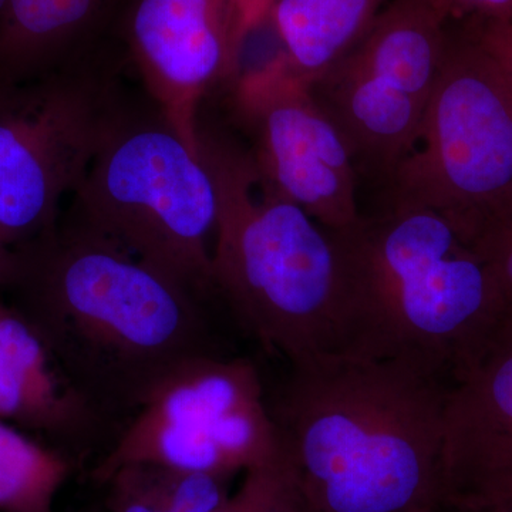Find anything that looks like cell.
Segmentation results:
<instances>
[{"label": "cell", "instance_id": "cell-1", "mask_svg": "<svg viewBox=\"0 0 512 512\" xmlns=\"http://www.w3.org/2000/svg\"><path fill=\"white\" fill-rule=\"evenodd\" d=\"M16 256V309L117 431L177 367L222 355L207 299L70 214Z\"/></svg>", "mask_w": 512, "mask_h": 512}, {"label": "cell", "instance_id": "cell-2", "mask_svg": "<svg viewBox=\"0 0 512 512\" xmlns=\"http://www.w3.org/2000/svg\"><path fill=\"white\" fill-rule=\"evenodd\" d=\"M285 366L266 396L309 512L439 510L453 379L409 357L336 355Z\"/></svg>", "mask_w": 512, "mask_h": 512}, {"label": "cell", "instance_id": "cell-3", "mask_svg": "<svg viewBox=\"0 0 512 512\" xmlns=\"http://www.w3.org/2000/svg\"><path fill=\"white\" fill-rule=\"evenodd\" d=\"M198 123L197 150L218 201L215 296L271 359L349 355L348 276L335 232L266 184L245 148Z\"/></svg>", "mask_w": 512, "mask_h": 512}, {"label": "cell", "instance_id": "cell-4", "mask_svg": "<svg viewBox=\"0 0 512 512\" xmlns=\"http://www.w3.org/2000/svg\"><path fill=\"white\" fill-rule=\"evenodd\" d=\"M335 235L348 276L349 355L409 357L456 382L511 325L493 269L436 212L386 207Z\"/></svg>", "mask_w": 512, "mask_h": 512}, {"label": "cell", "instance_id": "cell-5", "mask_svg": "<svg viewBox=\"0 0 512 512\" xmlns=\"http://www.w3.org/2000/svg\"><path fill=\"white\" fill-rule=\"evenodd\" d=\"M69 214L202 298L215 296L214 180L197 148L156 106L126 104L74 191Z\"/></svg>", "mask_w": 512, "mask_h": 512}, {"label": "cell", "instance_id": "cell-6", "mask_svg": "<svg viewBox=\"0 0 512 512\" xmlns=\"http://www.w3.org/2000/svg\"><path fill=\"white\" fill-rule=\"evenodd\" d=\"M387 207L424 208L477 249L512 220V92L463 22H447L436 87Z\"/></svg>", "mask_w": 512, "mask_h": 512}, {"label": "cell", "instance_id": "cell-7", "mask_svg": "<svg viewBox=\"0 0 512 512\" xmlns=\"http://www.w3.org/2000/svg\"><path fill=\"white\" fill-rule=\"evenodd\" d=\"M100 53L18 83H0V235L26 247L60 220L126 107Z\"/></svg>", "mask_w": 512, "mask_h": 512}, {"label": "cell", "instance_id": "cell-8", "mask_svg": "<svg viewBox=\"0 0 512 512\" xmlns=\"http://www.w3.org/2000/svg\"><path fill=\"white\" fill-rule=\"evenodd\" d=\"M266 382L244 357L188 360L158 384L97 458L90 478L103 485L124 464L229 478L281 460Z\"/></svg>", "mask_w": 512, "mask_h": 512}, {"label": "cell", "instance_id": "cell-9", "mask_svg": "<svg viewBox=\"0 0 512 512\" xmlns=\"http://www.w3.org/2000/svg\"><path fill=\"white\" fill-rule=\"evenodd\" d=\"M446 28L427 0H390L342 59L306 83L357 171L387 183L412 150L439 77Z\"/></svg>", "mask_w": 512, "mask_h": 512}, {"label": "cell", "instance_id": "cell-10", "mask_svg": "<svg viewBox=\"0 0 512 512\" xmlns=\"http://www.w3.org/2000/svg\"><path fill=\"white\" fill-rule=\"evenodd\" d=\"M229 87L245 151L265 183L329 231L355 227L362 215L352 151L285 56Z\"/></svg>", "mask_w": 512, "mask_h": 512}, {"label": "cell", "instance_id": "cell-11", "mask_svg": "<svg viewBox=\"0 0 512 512\" xmlns=\"http://www.w3.org/2000/svg\"><path fill=\"white\" fill-rule=\"evenodd\" d=\"M266 16L248 0H134L123 37L154 106L197 148L202 101L237 77L245 43Z\"/></svg>", "mask_w": 512, "mask_h": 512}, {"label": "cell", "instance_id": "cell-12", "mask_svg": "<svg viewBox=\"0 0 512 512\" xmlns=\"http://www.w3.org/2000/svg\"><path fill=\"white\" fill-rule=\"evenodd\" d=\"M443 468V501L512 476V323L451 386Z\"/></svg>", "mask_w": 512, "mask_h": 512}, {"label": "cell", "instance_id": "cell-13", "mask_svg": "<svg viewBox=\"0 0 512 512\" xmlns=\"http://www.w3.org/2000/svg\"><path fill=\"white\" fill-rule=\"evenodd\" d=\"M120 0H6L0 83L33 79L96 52Z\"/></svg>", "mask_w": 512, "mask_h": 512}, {"label": "cell", "instance_id": "cell-14", "mask_svg": "<svg viewBox=\"0 0 512 512\" xmlns=\"http://www.w3.org/2000/svg\"><path fill=\"white\" fill-rule=\"evenodd\" d=\"M390 0H271L268 22L303 82L342 59Z\"/></svg>", "mask_w": 512, "mask_h": 512}, {"label": "cell", "instance_id": "cell-15", "mask_svg": "<svg viewBox=\"0 0 512 512\" xmlns=\"http://www.w3.org/2000/svg\"><path fill=\"white\" fill-rule=\"evenodd\" d=\"M228 483L158 464H124L103 484L106 512H212L231 494Z\"/></svg>", "mask_w": 512, "mask_h": 512}, {"label": "cell", "instance_id": "cell-16", "mask_svg": "<svg viewBox=\"0 0 512 512\" xmlns=\"http://www.w3.org/2000/svg\"><path fill=\"white\" fill-rule=\"evenodd\" d=\"M79 464L0 419V512H56L57 495Z\"/></svg>", "mask_w": 512, "mask_h": 512}, {"label": "cell", "instance_id": "cell-17", "mask_svg": "<svg viewBox=\"0 0 512 512\" xmlns=\"http://www.w3.org/2000/svg\"><path fill=\"white\" fill-rule=\"evenodd\" d=\"M212 512H309L284 457L245 471L244 480Z\"/></svg>", "mask_w": 512, "mask_h": 512}, {"label": "cell", "instance_id": "cell-18", "mask_svg": "<svg viewBox=\"0 0 512 512\" xmlns=\"http://www.w3.org/2000/svg\"><path fill=\"white\" fill-rule=\"evenodd\" d=\"M441 505L450 512H512V476L478 485Z\"/></svg>", "mask_w": 512, "mask_h": 512}, {"label": "cell", "instance_id": "cell-19", "mask_svg": "<svg viewBox=\"0 0 512 512\" xmlns=\"http://www.w3.org/2000/svg\"><path fill=\"white\" fill-rule=\"evenodd\" d=\"M463 23L485 52L493 57L512 92V23L493 20H468Z\"/></svg>", "mask_w": 512, "mask_h": 512}, {"label": "cell", "instance_id": "cell-20", "mask_svg": "<svg viewBox=\"0 0 512 512\" xmlns=\"http://www.w3.org/2000/svg\"><path fill=\"white\" fill-rule=\"evenodd\" d=\"M447 22L493 20L512 23V0H427Z\"/></svg>", "mask_w": 512, "mask_h": 512}, {"label": "cell", "instance_id": "cell-21", "mask_svg": "<svg viewBox=\"0 0 512 512\" xmlns=\"http://www.w3.org/2000/svg\"><path fill=\"white\" fill-rule=\"evenodd\" d=\"M477 251L493 269L512 316V220L481 242Z\"/></svg>", "mask_w": 512, "mask_h": 512}, {"label": "cell", "instance_id": "cell-22", "mask_svg": "<svg viewBox=\"0 0 512 512\" xmlns=\"http://www.w3.org/2000/svg\"><path fill=\"white\" fill-rule=\"evenodd\" d=\"M16 266H18V256L15 249L10 248L0 235V288L12 285Z\"/></svg>", "mask_w": 512, "mask_h": 512}, {"label": "cell", "instance_id": "cell-23", "mask_svg": "<svg viewBox=\"0 0 512 512\" xmlns=\"http://www.w3.org/2000/svg\"><path fill=\"white\" fill-rule=\"evenodd\" d=\"M251 8L254 9L256 15L264 16L268 13L269 5H271V0H248Z\"/></svg>", "mask_w": 512, "mask_h": 512}, {"label": "cell", "instance_id": "cell-24", "mask_svg": "<svg viewBox=\"0 0 512 512\" xmlns=\"http://www.w3.org/2000/svg\"><path fill=\"white\" fill-rule=\"evenodd\" d=\"M6 0H0V19H2L3 10H5Z\"/></svg>", "mask_w": 512, "mask_h": 512}, {"label": "cell", "instance_id": "cell-25", "mask_svg": "<svg viewBox=\"0 0 512 512\" xmlns=\"http://www.w3.org/2000/svg\"><path fill=\"white\" fill-rule=\"evenodd\" d=\"M434 512H450L447 510V508H444L443 505H441V507L439 508V510H436Z\"/></svg>", "mask_w": 512, "mask_h": 512}]
</instances>
